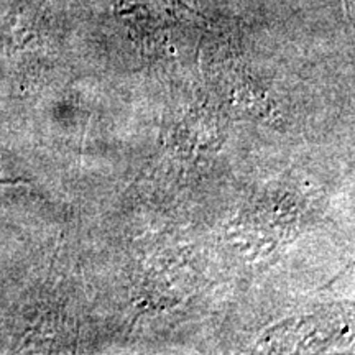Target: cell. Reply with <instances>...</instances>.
<instances>
[{"mask_svg": "<svg viewBox=\"0 0 355 355\" xmlns=\"http://www.w3.org/2000/svg\"><path fill=\"white\" fill-rule=\"evenodd\" d=\"M114 13L144 42L163 44L176 32H206L209 21L184 0H114Z\"/></svg>", "mask_w": 355, "mask_h": 355, "instance_id": "obj_1", "label": "cell"}, {"mask_svg": "<svg viewBox=\"0 0 355 355\" xmlns=\"http://www.w3.org/2000/svg\"><path fill=\"white\" fill-rule=\"evenodd\" d=\"M308 198L296 191L277 189L245 212L241 222L242 237L254 248L273 250L286 237H295L300 222L309 214Z\"/></svg>", "mask_w": 355, "mask_h": 355, "instance_id": "obj_2", "label": "cell"}, {"mask_svg": "<svg viewBox=\"0 0 355 355\" xmlns=\"http://www.w3.org/2000/svg\"><path fill=\"white\" fill-rule=\"evenodd\" d=\"M339 334V321L334 316H309L300 321H286L266 332L270 350L279 352H313L321 350ZM324 350V349H322Z\"/></svg>", "mask_w": 355, "mask_h": 355, "instance_id": "obj_3", "label": "cell"}, {"mask_svg": "<svg viewBox=\"0 0 355 355\" xmlns=\"http://www.w3.org/2000/svg\"><path fill=\"white\" fill-rule=\"evenodd\" d=\"M344 3H345V7H347V10H349V15H350V19H352V10H354V0H344Z\"/></svg>", "mask_w": 355, "mask_h": 355, "instance_id": "obj_4", "label": "cell"}, {"mask_svg": "<svg viewBox=\"0 0 355 355\" xmlns=\"http://www.w3.org/2000/svg\"><path fill=\"white\" fill-rule=\"evenodd\" d=\"M188 2H193V0H188Z\"/></svg>", "mask_w": 355, "mask_h": 355, "instance_id": "obj_5", "label": "cell"}]
</instances>
